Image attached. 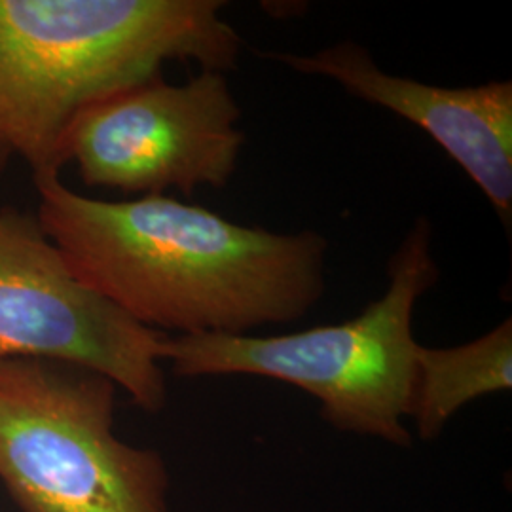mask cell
<instances>
[{
    "instance_id": "3957f363",
    "label": "cell",
    "mask_w": 512,
    "mask_h": 512,
    "mask_svg": "<svg viewBox=\"0 0 512 512\" xmlns=\"http://www.w3.org/2000/svg\"><path fill=\"white\" fill-rule=\"evenodd\" d=\"M387 275V291L344 323L277 336H165L160 361L183 378L260 376L294 385L319 401L334 429L406 448L421 346L414 310L439 281L431 220H414Z\"/></svg>"
},
{
    "instance_id": "8992f818",
    "label": "cell",
    "mask_w": 512,
    "mask_h": 512,
    "mask_svg": "<svg viewBox=\"0 0 512 512\" xmlns=\"http://www.w3.org/2000/svg\"><path fill=\"white\" fill-rule=\"evenodd\" d=\"M164 338L78 281L37 215L0 209V359L88 368L158 412L167 401Z\"/></svg>"
},
{
    "instance_id": "5b68a950",
    "label": "cell",
    "mask_w": 512,
    "mask_h": 512,
    "mask_svg": "<svg viewBox=\"0 0 512 512\" xmlns=\"http://www.w3.org/2000/svg\"><path fill=\"white\" fill-rule=\"evenodd\" d=\"M226 73L202 71L184 84L164 74L78 110L59 143L90 188L165 196L224 188L238 171L245 133Z\"/></svg>"
},
{
    "instance_id": "277c9868",
    "label": "cell",
    "mask_w": 512,
    "mask_h": 512,
    "mask_svg": "<svg viewBox=\"0 0 512 512\" xmlns=\"http://www.w3.org/2000/svg\"><path fill=\"white\" fill-rule=\"evenodd\" d=\"M116 385L46 359H0V480L23 512H169L154 452L114 433Z\"/></svg>"
},
{
    "instance_id": "7a4b0ae2",
    "label": "cell",
    "mask_w": 512,
    "mask_h": 512,
    "mask_svg": "<svg viewBox=\"0 0 512 512\" xmlns=\"http://www.w3.org/2000/svg\"><path fill=\"white\" fill-rule=\"evenodd\" d=\"M222 0H0V148L33 181L61 173L78 110L162 76L169 61L238 67L243 40Z\"/></svg>"
},
{
    "instance_id": "ba28073f",
    "label": "cell",
    "mask_w": 512,
    "mask_h": 512,
    "mask_svg": "<svg viewBox=\"0 0 512 512\" xmlns=\"http://www.w3.org/2000/svg\"><path fill=\"white\" fill-rule=\"evenodd\" d=\"M512 321L456 348L418 349V376L410 418L421 440L439 437L465 404L511 391Z\"/></svg>"
},
{
    "instance_id": "9c48e42d",
    "label": "cell",
    "mask_w": 512,
    "mask_h": 512,
    "mask_svg": "<svg viewBox=\"0 0 512 512\" xmlns=\"http://www.w3.org/2000/svg\"><path fill=\"white\" fill-rule=\"evenodd\" d=\"M10 158H12V156H10L6 150L0 148V177H2V173H4V169H6V165L10 162Z\"/></svg>"
},
{
    "instance_id": "6da1fadb",
    "label": "cell",
    "mask_w": 512,
    "mask_h": 512,
    "mask_svg": "<svg viewBox=\"0 0 512 512\" xmlns=\"http://www.w3.org/2000/svg\"><path fill=\"white\" fill-rule=\"evenodd\" d=\"M38 224L69 270L133 321L179 334L289 325L327 293L329 241L224 219L171 196L103 202L33 181Z\"/></svg>"
},
{
    "instance_id": "52a82bcc",
    "label": "cell",
    "mask_w": 512,
    "mask_h": 512,
    "mask_svg": "<svg viewBox=\"0 0 512 512\" xmlns=\"http://www.w3.org/2000/svg\"><path fill=\"white\" fill-rule=\"evenodd\" d=\"M296 73L325 76L349 95L391 110L423 129L494 205L512 220V82L444 88L385 73L372 54L342 40L313 54L266 52Z\"/></svg>"
}]
</instances>
